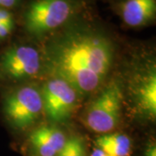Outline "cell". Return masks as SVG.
<instances>
[{"label":"cell","mask_w":156,"mask_h":156,"mask_svg":"<svg viewBox=\"0 0 156 156\" xmlns=\"http://www.w3.org/2000/svg\"><path fill=\"white\" fill-rule=\"evenodd\" d=\"M113 56V47L106 37L92 30L77 29L51 44L47 66L51 75L83 95L100 87L109 72Z\"/></svg>","instance_id":"6da1fadb"},{"label":"cell","mask_w":156,"mask_h":156,"mask_svg":"<svg viewBox=\"0 0 156 156\" xmlns=\"http://www.w3.org/2000/svg\"><path fill=\"white\" fill-rule=\"evenodd\" d=\"M122 103V90L116 81L109 83L86 112V125L96 133H108L120 120Z\"/></svg>","instance_id":"7a4b0ae2"},{"label":"cell","mask_w":156,"mask_h":156,"mask_svg":"<svg viewBox=\"0 0 156 156\" xmlns=\"http://www.w3.org/2000/svg\"><path fill=\"white\" fill-rule=\"evenodd\" d=\"M43 110L42 96L32 87L19 88L6 97L5 113L9 122L18 129H25L35 123Z\"/></svg>","instance_id":"3957f363"},{"label":"cell","mask_w":156,"mask_h":156,"mask_svg":"<svg viewBox=\"0 0 156 156\" xmlns=\"http://www.w3.org/2000/svg\"><path fill=\"white\" fill-rule=\"evenodd\" d=\"M71 12L67 0H35L25 13V27L34 35H42L57 28Z\"/></svg>","instance_id":"277c9868"},{"label":"cell","mask_w":156,"mask_h":156,"mask_svg":"<svg viewBox=\"0 0 156 156\" xmlns=\"http://www.w3.org/2000/svg\"><path fill=\"white\" fill-rule=\"evenodd\" d=\"M41 96L43 110L53 122H66L76 106V91L60 78L48 81L44 86Z\"/></svg>","instance_id":"5b68a950"},{"label":"cell","mask_w":156,"mask_h":156,"mask_svg":"<svg viewBox=\"0 0 156 156\" xmlns=\"http://www.w3.org/2000/svg\"><path fill=\"white\" fill-rule=\"evenodd\" d=\"M3 67L10 76L16 79L30 77L38 72V52L30 46L11 48L3 56Z\"/></svg>","instance_id":"8992f818"},{"label":"cell","mask_w":156,"mask_h":156,"mask_svg":"<svg viewBox=\"0 0 156 156\" xmlns=\"http://www.w3.org/2000/svg\"><path fill=\"white\" fill-rule=\"evenodd\" d=\"M133 84L132 94L138 111L150 119L156 115V72L151 67L139 75Z\"/></svg>","instance_id":"52a82bcc"},{"label":"cell","mask_w":156,"mask_h":156,"mask_svg":"<svg viewBox=\"0 0 156 156\" xmlns=\"http://www.w3.org/2000/svg\"><path fill=\"white\" fill-rule=\"evenodd\" d=\"M66 140L61 130L53 127L37 128L30 136V142L37 156H57Z\"/></svg>","instance_id":"ba28073f"},{"label":"cell","mask_w":156,"mask_h":156,"mask_svg":"<svg viewBox=\"0 0 156 156\" xmlns=\"http://www.w3.org/2000/svg\"><path fill=\"white\" fill-rule=\"evenodd\" d=\"M124 22L130 26H140L155 15V0H128L122 8Z\"/></svg>","instance_id":"9c48e42d"},{"label":"cell","mask_w":156,"mask_h":156,"mask_svg":"<svg viewBox=\"0 0 156 156\" xmlns=\"http://www.w3.org/2000/svg\"><path fill=\"white\" fill-rule=\"evenodd\" d=\"M95 144L111 156H129L131 153L130 139L125 134H103L95 140Z\"/></svg>","instance_id":"30bf717a"},{"label":"cell","mask_w":156,"mask_h":156,"mask_svg":"<svg viewBox=\"0 0 156 156\" xmlns=\"http://www.w3.org/2000/svg\"><path fill=\"white\" fill-rule=\"evenodd\" d=\"M57 156H86L83 140L78 136L67 139L65 145Z\"/></svg>","instance_id":"8fae6325"},{"label":"cell","mask_w":156,"mask_h":156,"mask_svg":"<svg viewBox=\"0 0 156 156\" xmlns=\"http://www.w3.org/2000/svg\"><path fill=\"white\" fill-rule=\"evenodd\" d=\"M0 23L13 27V20H12L11 15L8 11L5 10H0Z\"/></svg>","instance_id":"7c38bea8"},{"label":"cell","mask_w":156,"mask_h":156,"mask_svg":"<svg viewBox=\"0 0 156 156\" xmlns=\"http://www.w3.org/2000/svg\"><path fill=\"white\" fill-rule=\"evenodd\" d=\"M11 29H12V27H11V26L0 23V39L7 37L9 33L11 32Z\"/></svg>","instance_id":"4fadbf2b"},{"label":"cell","mask_w":156,"mask_h":156,"mask_svg":"<svg viewBox=\"0 0 156 156\" xmlns=\"http://www.w3.org/2000/svg\"><path fill=\"white\" fill-rule=\"evenodd\" d=\"M90 156H111V155L108 154H106L105 152H103L101 149L98 148V147H96L95 149L93 150V152H92V154H91V155Z\"/></svg>","instance_id":"5bb4252c"},{"label":"cell","mask_w":156,"mask_h":156,"mask_svg":"<svg viewBox=\"0 0 156 156\" xmlns=\"http://www.w3.org/2000/svg\"><path fill=\"white\" fill-rule=\"evenodd\" d=\"M15 3H16V0H0V6L11 7L14 5Z\"/></svg>","instance_id":"9a60e30c"},{"label":"cell","mask_w":156,"mask_h":156,"mask_svg":"<svg viewBox=\"0 0 156 156\" xmlns=\"http://www.w3.org/2000/svg\"><path fill=\"white\" fill-rule=\"evenodd\" d=\"M146 156H156L155 147H149L147 149V151Z\"/></svg>","instance_id":"2e32d148"}]
</instances>
